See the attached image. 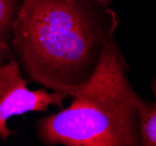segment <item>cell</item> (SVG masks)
I'll return each instance as SVG.
<instances>
[{"instance_id":"obj_1","label":"cell","mask_w":156,"mask_h":146,"mask_svg":"<svg viewBox=\"0 0 156 146\" xmlns=\"http://www.w3.org/2000/svg\"><path fill=\"white\" fill-rule=\"evenodd\" d=\"M115 25L93 0H23L12 42L33 81L72 97L94 71Z\"/></svg>"},{"instance_id":"obj_2","label":"cell","mask_w":156,"mask_h":146,"mask_svg":"<svg viewBox=\"0 0 156 146\" xmlns=\"http://www.w3.org/2000/svg\"><path fill=\"white\" fill-rule=\"evenodd\" d=\"M69 108L37 124L48 145L135 146L140 144L137 96L128 83L124 59L110 38L94 71L73 93Z\"/></svg>"},{"instance_id":"obj_3","label":"cell","mask_w":156,"mask_h":146,"mask_svg":"<svg viewBox=\"0 0 156 146\" xmlns=\"http://www.w3.org/2000/svg\"><path fill=\"white\" fill-rule=\"evenodd\" d=\"M66 97L58 91L30 90L16 60L11 57L7 63L0 61V138L6 140L13 134V131L7 127V120L11 117L33 111L42 112L50 105L63 108Z\"/></svg>"},{"instance_id":"obj_4","label":"cell","mask_w":156,"mask_h":146,"mask_svg":"<svg viewBox=\"0 0 156 146\" xmlns=\"http://www.w3.org/2000/svg\"><path fill=\"white\" fill-rule=\"evenodd\" d=\"M151 91L155 96L154 102L140 96L137 98L140 144L144 146H156V80L151 84Z\"/></svg>"},{"instance_id":"obj_5","label":"cell","mask_w":156,"mask_h":146,"mask_svg":"<svg viewBox=\"0 0 156 146\" xmlns=\"http://www.w3.org/2000/svg\"><path fill=\"white\" fill-rule=\"evenodd\" d=\"M19 0H0V61L11 56L8 38L19 11Z\"/></svg>"},{"instance_id":"obj_6","label":"cell","mask_w":156,"mask_h":146,"mask_svg":"<svg viewBox=\"0 0 156 146\" xmlns=\"http://www.w3.org/2000/svg\"><path fill=\"white\" fill-rule=\"evenodd\" d=\"M93 1H96V2L100 4V5H103V6H106L107 4H110L112 0H93Z\"/></svg>"}]
</instances>
